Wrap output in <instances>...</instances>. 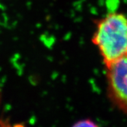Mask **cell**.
I'll list each match as a JSON object with an SVG mask.
<instances>
[{"mask_svg": "<svg viewBox=\"0 0 127 127\" xmlns=\"http://www.w3.org/2000/svg\"><path fill=\"white\" fill-rule=\"evenodd\" d=\"M92 41L105 67L127 55V16L111 12L96 22Z\"/></svg>", "mask_w": 127, "mask_h": 127, "instance_id": "cell-1", "label": "cell"}, {"mask_svg": "<svg viewBox=\"0 0 127 127\" xmlns=\"http://www.w3.org/2000/svg\"><path fill=\"white\" fill-rule=\"evenodd\" d=\"M106 68L109 98L116 107L127 114V55Z\"/></svg>", "mask_w": 127, "mask_h": 127, "instance_id": "cell-2", "label": "cell"}, {"mask_svg": "<svg viewBox=\"0 0 127 127\" xmlns=\"http://www.w3.org/2000/svg\"><path fill=\"white\" fill-rule=\"evenodd\" d=\"M77 125L79 126H95V123L90 120H84V121H81L80 123H78Z\"/></svg>", "mask_w": 127, "mask_h": 127, "instance_id": "cell-3", "label": "cell"}]
</instances>
